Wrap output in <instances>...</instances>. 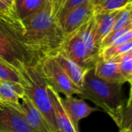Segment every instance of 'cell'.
I'll return each mask as SVG.
<instances>
[{"mask_svg": "<svg viewBox=\"0 0 132 132\" xmlns=\"http://www.w3.org/2000/svg\"><path fill=\"white\" fill-rule=\"evenodd\" d=\"M22 23L29 44L42 58L55 56L61 51L66 34L53 14L51 0Z\"/></svg>", "mask_w": 132, "mask_h": 132, "instance_id": "1", "label": "cell"}, {"mask_svg": "<svg viewBox=\"0 0 132 132\" xmlns=\"http://www.w3.org/2000/svg\"><path fill=\"white\" fill-rule=\"evenodd\" d=\"M0 57L19 71L35 65L43 59L29 44L24 27L0 18Z\"/></svg>", "mask_w": 132, "mask_h": 132, "instance_id": "2", "label": "cell"}, {"mask_svg": "<svg viewBox=\"0 0 132 132\" xmlns=\"http://www.w3.org/2000/svg\"><path fill=\"white\" fill-rule=\"evenodd\" d=\"M122 86L98 78L93 68L87 71L79 96L92 101L114 120L125 103Z\"/></svg>", "mask_w": 132, "mask_h": 132, "instance_id": "3", "label": "cell"}, {"mask_svg": "<svg viewBox=\"0 0 132 132\" xmlns=\"http://www.w3.org/2000/svg\"><path fill=\"white\" fill-rule=\"evenodd\" d=\"M23 79L25 96L41 112L48 123L52 132H58L53 105L47 92V82L44 76L40 63L27 66L20 71Z\"/></svg>", "mask_w": 132, "mask_h": 132, "instance_id": "4", "label": "cell"}, {"mask_svg": "<svg viewBox=\"0 0 132 132\" xmlns=\"http://www.w3.org/2000/svg\"><path fill=\"white\" fill-rule=\"evenodd\" d=\"M40 64L47 85L56 92L62 93L65 96L80 93V89L72 83L54 56L43 58L40 61Z\"/></svg>", "mask_w": 132, "mask_h": 132, "instance_id": "5", "label": "cell"}, {"mask_svg": "<svg viewBox=\"0 0 132 132\" xmlns=\"http://www.w3.org/2000/svg\"><path fill=\"white\" fill-rule=\"evenodd\" d=\"M61 51L70 60L85 69L94 67V63L89 58L85 44L79 35V29L66 35Z\"/></svg>", "mask_w": 132, "mask_h": 132, "instance_id": "6", "label": "cell"}, {"mask_svg": "<svg viewBox=\"0 0 132 132\" xmlns=\"http://www.w3.org/2000/svg\"><path fill=\"white\" fill-rule=\"evenodd\" d=\"M0 132H35L22 111L11 105L0 108Z\"/></svg>", "mask_w": 132, "mask_h": 132, "instance_id": "7", "label": "cell"}, {"mask_svg": "<svg viewBox=\"0 0 132 132\" xmlns=\"http://www.w3.org/2000/svg\"><path fill=\"white\" fill-rule=\"evenodd\" d=\"M94 15V6L90 0H86L64 15L59 23L66 35H68L86 23Z\"/></svg>", "mask_w": 132, "mask_h": 132, "instance_id": "8", "label": "cell"}, {"mask_svg": "<svg viewBox=\"0 0 132 132\" xmlns=\"http://www.w3.org/2000/svg\"><path fill=\"white\" fill-rule=\"evenodd\" d=\"M61 103L68 113L71 121L76 130H79V122L80 120L89 117L93 112L98 110L96 107H92L88 105L83 99H78L72 96L61 98Z\"/></svg>", "mask_w": 132, "mask_h": 132, "instance_id": "9", "label": "cell"}, {"mask_svg": "<svg viewBox=\"0 0 132 132\" xmlns=\"http://www.w3.org/2000/svg\"><path fill=\"white\" fill-rule=\"evenodd\" d=\"M20 103L22 113L30 127L35 132H52L44 115L27 96H23Z\"/></svg>", "mask_w": 132, "mask_h": 132, "instance_id": "10", "label": "cell"}, {"mask_svg": "<svg viewBox=\"0 0 132 132\" xmlns=\"http://www.w3.org/2000/svg\"><path fill=\"white\" fill-rule=\"evenodd\" d=\"M47 92L53 105L54 117L58 132H79V130L76 129L68 113H66L61 103V97L59 96V93L48 85Z\"/></svg>", "mask_w": 132, "mask_h": 132, "instance_id": "11", "label": "cell"}, {"mask_svg": "<svg viewBox=\"0 0 132 132\" xmlns=\"http://www.w3.org/2000/svg\"><path fill=\"white\" fill-rule=\"evenodd\" d=\"M93 69L95 75L106 82L120 85H123L126 82L120 73L118 64L113 60L105 61L98 57L95 62Z\"/></svg>", "mask_w": 132, "mask_h": 132, "instance_id": "12", "label": "cell"}, {"mask_svg": "<svg viewBox=\"0 0 132 132\" xmlns=\"http://www.w3.org/2000/svg\"><path fill=\"white\" fill-rule=\"evenodd\" d=\"M79 32L85 44L89 58L95 64L99 56L100 46L96 37L94 15L80 28H79Z\"/></svg>", "mask_w": 132, "mask_h": 132, "instance_id": "13", "label": "cell"}, {"mask_svg": "<svg viewBox=\"0 0 132 132\" xmlns=\"http://www.w3.org/2000/svg\"><path fill=\"white\" fill-rule=\"evenodd\" d=\"M54 57L64 73L72 82V83L75 84L81 90L85 76L88 70L82 68L81 66L70 60L61 51Z\"/></svg>", "mask_w": 132, "mask_h": 132, "instance_id": "14", "label": "cell"}, {"mask_svg": "<svg viewBox=\"0 0 132 132\" xmlns=\"http://www.w3.org/2000/svg\"><path fill=\"white\" fill-rule=\"evenodd\" d=\"M23 96H25V91L22 84L0 81V100L5 103L20 110V100Z\"/></svg>", "mask_w": 132, "mask_h": 132, "instance_id": "15", "label": "cell"}, {"mask_svg": "<svg viewBox=\"0 0 132 132\" xmlns=\"http://www.w3.org/2000/svg\"><path fill=\"white\" fill-rule=\"evenodd\" d=\"M120 10L94 13L96 37L100 46L102 40L111 32Z\"/></svg>", "mask_w": 132, "mask_h": 132, "instance_id": "16", "label": "cell"}, {"mask_svg": "<svg viewBox=\"0 0 132 132\" xmlns=\"http://www.w3.org/2000/svg\"><path fill=\"white\" fill-rule=\"evenodd\" d=\"M47 0H16L15 10L22 21L40 10Z\"/></svg>", "mask_w": 132, "mask_h": 132, "instance_id": "17", "label": "cell"}, {"mask_svg": "<svg viewBox=\"0 0 132 132\" xmlns=\"http://www.w3.org/2000/svg\"><path fill=\"white\" fill-rule=\"evenodd\" d=\"M113 121L119 130L132 132V99L127 100Z\"/></svg>", "mask_w": 132, "mask_h": 132, "instance_id": "18", "label": "cell"}, {"mask_svg": "<svg viewBox=\"0 0 132 132\" xmlns=\"http://www.w3.org/2000/svg\"><path fill=\"white\" fill-rule=\"evenodd\" d=\"M0 80L22 84L24 81L18 69L0 57Z\"/></svg>", "mask_w": 132, "mask_h": 132, "instance_id": "19", "label": "cell"}, {"mask_svg": "<svg viewBox=\"0 0 132 132\" xmlns=\"http://www.w3.org/2000/svg\"><path fill=\"white\" fill-rule=\"evenodd\" d=\"M132 51V41L117 45H110L100 51L99 56L105 61L113 60L118 56Z\"/></svg>", "mask_w": 132, "mask_h": 132, "instance_id": "20", "label": "cell"}, {"mask_svg": "<svg viewBox=\"0 0 132 132\" xmlns=\"http://www.w3.org/2000/svg\"><path fill=\"white\" fill-rule=\"evenodd\" d=\"M119 66V69L126 82L132 86V51L113 59Z\"/></svg>", "mask_w": 132, "mask_h": 132, "instance_id": "21", "label": "cell"}, {"mask_svg": "<svg viewBox=\"0 0 132 132\" xmlns=\"http://www.w3.org/2000/svg\"><path fill=\"white\" fill-rule=\"evenodd\" d=\"M129 5H132V0H103L94 7V13L117 10Z\"/></svg>", "mask_w": 132, "mask_h": 132, "instance_id": "22", "label": "cell"}, {"mask_svg": "<svg viewBox=\"0 0 132 132\" xmlns=\"http://www.w3.org/2000/svg\"><path fill=\"white\" fill-rule=\"evenodd\" d=\"M131 23H132V5H129L120 10L111 31H115L124 28Z\"/></svg>", "mask_w": 132, "mask_h": 132, "instance_id": "23", "label": "cell"}, {"mask_svg": "<svg viewBox=\"0 0 132 132\" xmlns=\"http://www.w3.org/2000/svg\"><path fill=\"white\" fill-rule=\"evenodd\" d=\"M0 18L14 25L23 27V24L17 16L16 10L10 7L7 4L3 3L2 0H0Z\"/></svg>", "mask_w": 132, "mask_h": 132, "instance_id": "24", "label": "cell"}, {"mask_svg": "<svg viewBox=\"0 0 132 132\" xmlns=\"http://www.w3.org/2000/svg\"><path fill=\"white\" fill-rule=\"evenodd\" d=\"M86 1V0H66V2L63 5L61 10H60V12L57 16V19L58 20V21L64 15L67 14L69 11H71L72 10H73L74 8H76L79 6H80Z\"/></svg>", "mask_w": 132, "mask_h": 132, "instance_id": "25", "label": "cell"}, {"mask_svg": "<svg viewBox=\"0 0 132 132\" xmlns=\"http://www.w3.org/2000/svg\"><path fill=\"white\" fill-rule=\"evenodd\" d=\"M51 5H52V10H53V14L57 18L60 10H61L63 5L66 2V0H51Z\"/></svg>", "mask_w": 132, "mask_h": 132, "instance_id": "26", "label": "cell"}, {"mask_svg": "<svg viewBox=\"0 0 132 132\" xmlns=\"http://www.w3.org/2000/svg\"><path fill=\"white\" fill-rule=\"evenodd\" d=\"M2 1L3 3H5L6 4H7L12 9L15 10V2H16V0H2Z\"/></svg>", "mask_w": 132, "mask_h": 132, "instance_id": "27", "label": "cell"}, {"mask_svg": "<svg viewBox=\"0 0 132 132\" xmlns=\"http://www.w3.org/2000/svg\"><path fill=\"white\" fill-rule=\"evenodd\" d=\"M91 1V3H92V4L93 5V6L95 7V6H96L97 5H99L103 0H90Z\"/></svg>", "mask_w": 132, "mask_h": 132, "instance_id": "28", "label": "cell"}, {"mask_svg": "<svg viewBox=\"0 0 132 132\" xmlns=\"http://www.w3.org/2000/svg\"><path fill=\"white\" fill-rule=\"evenodd\" d=\"M5 103L4 102H3L1 100H0V108H3L4 107V106H5Z\"/></svg>", "mask_w": 132, "mask_h": 132, "instance_id": "29", "label": "cell"}, {"mask_svg": "<svg viewBox=\"0 0 132 132\" xmlns=\"http://www.w3.org/2000/svg\"><path fill=\"white\" fill-rule=\"evenodd\" d=\"M132 99V86L130 87V96H129V98L128 100H131Z\"/></svg>", "mask_w": 132, "mask_h": 132, "instance_id": "30", "label": "cell"}, {"mask_svg": "<svg viewBox=\"0 0 132 132\" xmlns=\"http://www.w3.org/2000/svg\"><path fill=\"white\" fill-rule=\"evenodd\" d=\"M119 132H130L129 130H119Z\"/></svg>", "mask_w": 132, "mask_h": 132, "instance_id": "31", "label": "cell"}, {"mask_svg": "<svg viewBox=\"0 0 132 132\" xmlns=\"http://www.w3.org/2000/svg\"><path fill=\"white\" fill-rule=\"evenodd\" d=\"M0 81H1V80H0Z\"/></svg>", "mask_w": 132, "mask_h": 132, "instance_id": "32", "label": "cell"}]
</instances>
